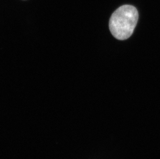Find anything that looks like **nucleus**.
Instances as JSON below:
<instances>
[{
    "label": "nucleus",
    "instance_id": "obj_1",
    "mask_svg": "<svg viewBox=\"0 0 160 159\" xmlns=\"http://www.w3.org/2000/svg\"><path fill=\"white\" fill-rule=\"evenodd\" d=\"M138 12L134 6L124 5L116 10L110 17L109 29L119 40H125L131 36L138 20Z\"/></svg>",
    "mask_w": 160,
    "mask_h": 159
}]
</instances>
